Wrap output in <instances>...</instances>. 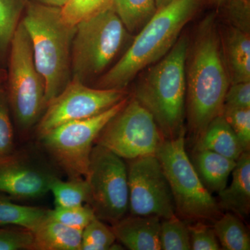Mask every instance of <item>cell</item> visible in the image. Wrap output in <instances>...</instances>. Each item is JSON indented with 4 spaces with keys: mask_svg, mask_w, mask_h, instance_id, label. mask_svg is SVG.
<instances>
[{
    "mask_svg": "<svg viewBox=\"0 0 250 250\" xmlns=\"http://www.w3.org/2000/svg\"><path fill=\"white\" fill-rule=\"evenodd\" d=\"M222 115L232 128L243 151H250V108L223 107Z\"/></svg>",
    "mask_w": 250,
    "mask_h": 250,
    "instance_id": "obj_30",
    "label": "cell"
},
{
    "mask_svg": "<svg viewBox=\"0 0 250 250\" xmlns=\"http://www.w3.org/2000/svg\"><path fill=\"white\" fill-rule=\"evenodd\" d=\"M190 233V246L193 250H222L213 228L201 221L188 225Z\"/></svg>",
    "mask_w": 250,
    "mask_h": 250,
    "instance_id": "obj_32",
    "label": "cell"
},
{
    "mask_svg": "<svg viewBox=\"0 0 250 250\" xmlns=\"http://www.w3.org/2000/svg\"><path fill=\"white\" fill-rule=\"evenodd\" d=\"M6 76H7V72L6 69L0 67V85H4Z\"/></svg>",
    "mask_w": 250,
    "mask_h": 250,
    "instance_id": "obj_37",
    "label": "cell"
},
{
    "mask_svg": "<svg viewBox=\"0 0 250 250\" xmlns=\"http://www.w3.org/2000/svg\"><path fill=\"white\" fill-rule=\"evenodd\" d=\"M4 83L11 115L21 130L39 123L46 108L45 86L36 68L32 47L21 21L11 41Z\"/></svg>",
    "mask_w": 250,
    "mask_h": 250,
    "instance_id": "obj_6",
    "label": "cell"
},
{
    "mask_svg": "<svg viewBox=\"0 0 250 250\" xmlns=\"http://www.w3.org/2000/svg\"><path fill=\"white\" fill-rule=\"evenodd\" d=\"M31 233L32 250H81L82 230L69 228L47 215Z\"/></svg>",
    "mask_w": 250,
    "mask_h": 250,
    "instance_id": "obj_17",
    "label": "cell"
},
{
    "mask_svg": "<svg viewBox=\"0 0 250 250\" xmlns=\"http://www.w3.org/2000/svg\"><path fill=\"white\" fill-rule=\"evenodd\" d=\"M223 107L250 108V82L231 83L225 95Z\"/></svg>",
    "mask_w": 250,
    "mask_h": 250,
    "instance_id": "obj_34",
    "label": "cell"
},
{
    "mask_svg": "<svg viewBox=\"0 0 250 250\" xmlns=\"http://www.w3.org/2000/svg\"><path fill=\"white\" fill-rule=\"evenodd\" d=\"M85 179L89 188L86 203L95 216L112 224L124 218L129 210L127 166L124 159L95 144Z\"/></svg>",
    "mask_w": 250,
    "mask_h": 250,
    "instance_id": "obj_9",
    "label": "cell"
},
{
    "mask_svg": "<svg viewBox=\"0 0 250 250\" xmlns=\"http://www.w3.org/2000/svg\"><path fill=\"white\" fill-rule=\"evenodd\" d=\"M128 31L113 6L76 26L71 49V80L86 84L102 75L121 50Z\"/></svg>",
    "mask_w": 250,
    "mask_h": 250,
    "instance_id": "obj_7",
    "label": "cell"
},
{
    "mask_svg": "<svg viewBox=\"0 0 250 250\" xmlns=\"http://www.w3.org/2000/svg\"><path fill=\"white\" fill-rule=\"evenodd\" d=\"M111 228L95 217L82 231L81 250H120Z\"/></svg>",
    "mask_w": 250,
    "mask_h": 250,
    "instance_id": "obj_27",
    "label": "cell"
},
{
    "mask_svg": "<svg viewBox=\"0 0 250 250\" xmlns=\"http://www.w3.org/2000/svg\"><path fill=\"white\" fill-rule=\"evenodd\" d=\"M126 98L125 90L92 88L71 80L47 104L38 123L39 135L69 122L86 119L106 111Z\"/></svg>",
    "mask_w": 250,
    "mask_h": 250,
    "instance_id": "obj_12",
    "label": "cell"
},
{
    "mask_svg": "<svg viewBox=\"0 0 250 250\" xmlns=\"http://www.w3.org/2000/svg\"><path fill=\"white\" fill-rule=\"evenodd\" d=\"M112 6L129 32L142 28L157 11L156 0H113Z\"/></svg>",
    "mask_w": 250,
    "mask_h": 250,
    "instance_id": "obj_23",
    "label": "cell"
},
{
    "mask_svg": "<svg viewBox=\"0 0 250 250\" xmlns=\"http://www.w3.org/2000/svg\"><path fill=\"white\" fill-rule=\"evenodd\" d=\"M113 0H66L61 8L64 22L71 26L112 7Z\"/></svg>",
    "mask_w": 250,
    "mask_h": 250,
    "instance_id": "obj_26",
    "label": "cell"
},
{
    "mask_svg": "<svg viewBox=\"0 0 250 250\" xmlns=\"http://www.w3.org/2000/svg\"><path fill=\"white\" fill-rule=\"evenodd\" d=\"M250 34L231 26L227 35V54L231 83L250 82Z\"/></svg>",
    "mask_w": 250,
    "mask_h": 250,
    "instance_id": "obj_19",
    "label": "cell"
},
{
    "mask_svg": "<svg viewBox=\"0 0 250 250\" xmlns=\"http://www.w3.org/2000/svg\"><path fill=\"white\" fill-rule=\"evenodd\" d=\"M172 191L176 214L185 220L214 222L221 215L218 202L202 184L186 149V129L164 139L156 151Z\"/></svg>",
    "mask_w": 250,
    "mask_h": 250,
    "instance_id": "obj_5",
    "label": "cell"
},
{
    "mask_svg": "<svg viewBox=\"0 0 250 250\" xmlns=\"http://www.w3.org/2000/svg\"><path fill=\"white\" fill-rule=\"evenodd\" d=\"M195 147L208 149L235 161L244 152L232 128L222 114L208 125L196 140Z\"/></svg>",
    "mask_w": 250,
    "mask_h": 250,
    "instance_id": "obj_18",
    "label": "cell"
},
{
    "mask_svg": "<svg viewBox=\"0 0 250 250\" xmlns=\"http://www.w3.org/2000/svg\"><path fill=\"white\" fill-rule=\"evenodd\" d=\"M164 140L150 112L132 98L102 130L95 144L129 161L155 155Z\"/></svg>",
    "mask_w": 250,
    "mask_h": 250,
    "instance_id": "obj_10",
    "label": "cell"
},
{
    "mask_svg": "<svg viewBox=\"0 0 250 250\" xmlns=\"http://www.w3.org/2000/svg\"><path fill=\"white\" fill-rule=\"evenodd\" d=\"M14 131L4 85H0V158L15 150Z\"/></svg>",
    "mask_w": 250,
    "mask_h": 250,
    "instance_id": "obj_29",
    "label": "cell"
},
{
    "mask_svg": "<svg viewBox=\"0 0 250 250\" xmlns=\"http://www.w3.org/2000/svg\"><path fill=\"white\" fill-rule=\"evenodd\" d=\"M47 215L52 220L69 228L82 231L96 217L88 205L72 207H56L53 210H48Z\"/></svg>",
    "mask_w": 250,
    "mask_h": 250,
    "instance_id": "obj_28",
    "label": "cell"
},
{
    "mask_svg": "<svg viewBox=\"0 0 250 250\" xmlns=\"http://www.w3.org/2000/svg\"><path fill=\"white\" fill-rule=\"evenodd\" d=\"M223 7L232 27L250 34V0H233Z\"/></svg>",
    "mask_w": 250,
    "mask_h": 250,
    "instance_id": "obj_33",
    "label": "cell"
},
{
    "mask_svg": "<svg viewBox=\"0 0 250 250\" xmlns=\"http://www.w3.org/2000/svg\"><path fill=\"white\" fill-rule=\"evenodd\" d=\"M21 21L30 39L36 68L45 82L47 106L71 81V49L76 26L64 22L61 8L34 0H27Z\"/></svg>",
    "mask_w": 250,
    "mask_h": 250,
    "instance_id": "obj_3",
    "label": "cell"
},
{
    "mask_svg": "<svg viewBox=\"0 0 250 250\" xmlns=\"http://www.w3.org/2000/svg\"><path fill=\"white\" fill-rule=\"evenodd\" d=\"M56 207H72L83 205L89 197V188L86 179L83 177L70 178L62 181L57 177L49 187Z\"/></svg>",
    "mask_w": 250,
    "mask_h": 250,
    "instance_id": "obj_24",
    "label": "cell"
},
{
    "mask_svg": "<svg viewBox=\"0 0 250 250\" xmlns=\"http://www.w3.org/2000/svg\"><path fill=\"white\" fill-rule=\"evenodd\" d=\"M160 244L163 250H191L188 227L177 214L161 220Z\"/></svg>",
    "mask_w": 250,
    "mask_h": 250,
    "instance_id": "obj_25",
    "label": "cell"
},
{
    "mask_svg": "<svg viewBox=\"0 0 250 250\" xmlns=\"http://www.w3.org/2000/svg\"><path fill=\"white\" fill-rule=\"evenodd\" d=\"M229 187L218 192L220 209L228 210L240 218L248 216L250 210V154L243 152L231 172Z\"/></svg>",
    "mask_w": 250,
    "mask_h": 250,
    "instance_id": "obj_15",
    "label": "cell"
},
{
    "mask_svg": "<svg viewBox=\"0 0 250 250\" xmlns=\"http://www.w3.org/2000/svg\"><path fill=\"white\" fill-rule=\"evenodd\" d=\"M57 177L47 164L25 153L14 150L0 158V192L11 198L31 200L44 196Z\"/></svg>",
    "mask_w": 250,
    "mask_h": 250,
    "instance_id": "obj_13",
    "label": "cell"
},
{
    "mask_svg": "<svg viewBox=\"0 0 250 250\" xmlns=\"http://www.w3.org/2000/svg\"><path fill=\"white\" fill-rule=\"evenodd\" d=\"M213 230L222 249L250 250V235L238 215L228 212L213 222Z\"/></svg>",
    "mask_w": 250,
    "mask_h": 250,
    "instance_id": "obj_21",
    "label": "cell"
},
{
    "mask_svg": "<svg viewBox=\"0 0 250 250\" xmlns=\"http://www.w3.org/2000/svg\"><path fill=\"white\" fill-rule=\"evenodd\" d=\"M33 234L27 229L0 226V250H32Z\"/></svg>",
    "mask_w": 250,
    "mask_h": 250,
    "instance_id": "obj_31",
    "label": "cell"
},
{
    "mask_svg": "<svg viewBox=\"0 0 250 250\" xmlns=\"http://www.w3.org/2000/svg\"><path fill=\"white\" fill-rule=\"evenodd\" d=\"M207 2L214 6H219V7H223L224 5L228 4L229 1H233V0H206Z\"/></svg>",
    "mask_w": 250,
    "mask_h": 250,
    "instance_id": "obj_36",
    "label": "cell"
},
{
    "mask_svg": "<svg viewBox=\"0 0 250 250\" xmlns=\"http://www.w3.org/2000/svg\"><path fill=\"white\" fill-rule=\"evenodd\" d=\"M127 177L131 215H155L163 220L176 214L170 184L156 155L129 160Z\"/></svg>",
    "mask_w": 250,
    "mask_h": 250,
    "instance_id": "obj_11",
    "label": "cell"
},
{
    "mask_svg": "<svg viewBox=\"0 0 250 250\" xmlns=\"http://www.w3.org/2000/svg\"><path fill=\"white\" fill-rule=\"evenodd\" d=\"M190 161L202 184L210 193H218L227 187L229 177L236 164V161L218 153L195 147Z\"/></svg>",
    "mask_w": 250,
    "mask_h": 250,
    "instance_id": "obj_16",
    "label": "cell"
},
{
    "mask_svg": "<svg viewBox=\"0 0 250 250\" xmlns=\"http://www.w3.org/2000/svg\"><path fill=\"white\" fill-rule=\"evenodd\" d=\"M128 99L96 116L69 122L39 135L45 150L70 178L85 177L97 138Z\"/></svg>",
    "mask_w": 250,
    "mask_h": 250,
    "instance_id": "obj_8",
    "label": "cell"
},
{
    "mask_svg": "<svg viewBox=\"0 0 250 250\" xmlns=\"http://www.w3.org/2000/svg\"><path fill=\"white\" fill-rule=\"evenodd\" d=\"M190 52L186 68V106L189 127L197 140L210 122L222 114L231 83L214 15L202 21Z\"/></svg>",
    "mask_w": 250,
    "mask_h": 250,
    "instance_id": "obj_1",
    "label": "cell"
},
{
    "mask_svg": "<svg viewBox=\"0 0 250 250\" xmlns=\"http://www.w3.org/2000/svg\"><path fill=\"white\" fill-rule=\"evenodd\" d=\"M188 48L187 36L179 38L134 90L133 98L150 112L164 139L175 137L184 128Z\"/></svg>",
    "mask_w": 250,
    "mask_h": 250,
    "instance_id": "obj_4",
    "label": "cell"
},
{
    "mask_svg": "<svg viewBox=\"0 0 250 250\" xmlns=\"http://www.w3.org/2000/svg\"><path fill=\"white\" fill-rule=\"evenodd\" d=\"M34 1L41 3V4L47 5V6L62 8L66 0H34Z\"/></svg>",
    "mask_w": 250,
    "mask_h": 250,
    "instance_id": "obj_35",
    "label": "cell"
},
{
    "mask_svg": "<svg viewBox=\"0 0 250 250\" xmlns=\"http://www.w3.org/2000/svg\"><path fill=\"white\" fill-rule=\"evenodd\" d=\"M171 1H172V0H156V8H157V9H160L163 6L170 3Z\"/></svg>",
    "mask_w": 250,
    "mask_h": 250,
    "instance_id": "obj_38",
    "label": "cell"
},
{
    "mask_svg": "<svg viewBox=\"0 0 250 250\" xmlns=\"http://www.w3.org/2000/svg\"><path fill=\"white\" fill-rule=\"evenodd\" d=\"M161 219L155 215H130L113 224L116 240L131 250H161Z\"/></svg>",
    "mask_w": 250,
    "mask_h": 250,
    "instance_id": "obj_14",
    "label": "cell"
},
{
    "mask_svg": "<svg viewBox=\"0 0 250 250\" xmlns=\"http://www.w3.org/2000/svg\"><path fill=\"white\" fill-rule=\"evenodd\" d=\"M27 0H0V64L7 62L11 41Z\"/></svg>",
    "mask_w": 250,
    "mask_h": 250,
    "instance_id": "obj_22",
    "label": "cell"
},
{
    "mask_svg": "<svg viewBox=\"0 0 250 250\" xmlns=\"http://www.w3.org/2000/svg\"><path fill=\"white\" fill-rule=\"evenodd\" d=\"M48 210L18 205L0 192V226L19 227L32 231L47 216Z\"/></svg>",
    "mask_w": 250,
    "mask_h": 250,
    "instance_id": "obj_20",
    "label": "cell"
},
{
    "mask_svg": "<svg viewBox=\"0 0 250 250\" xmlns=\"http://www.w3.org/2000/svg\"><path fill=\"white\" fill-rule=\"evenodd\" d=\"M200 3V0H172L157 9L122 58L100 77L96 88L125 90L141 70L170 50Z\"/></svg>",
    "mask_w": 250,
    "mask_h": 250,
    "instance_id": "obj_2",
    "label": "cell"
}]
</instances>
